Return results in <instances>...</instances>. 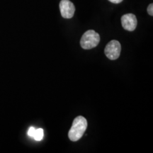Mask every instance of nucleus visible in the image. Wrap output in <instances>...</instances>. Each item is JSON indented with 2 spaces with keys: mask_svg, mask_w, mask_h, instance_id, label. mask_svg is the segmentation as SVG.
Masks as SVG:
<instances>
[{
  "mask_svg": "<svg viewBox=\"0 0 153 153\" xmlns=\"http://www.w3.org/2000/svg\"><path fill=\"white\" fill-rule=\"evenodd\" d=\"M87 128V120L83 116H76L73 120L71 128L68 133V137L71 141L75 142L83 136Z\"/></svg>",
  "mask_w": 153,
  "mask_h": 153,
  "instance_id": "1",
  "label": "nucleus"
},
{
  "mask_svg": "<svg viewBox=\"0 0 153 153\" xmlns=\"http://www.w3.org/2000/svg\"><path fill=\"white\" fill-rule=\"evenodd\" d=\"M61 15L65 19H71L75 12V7L70 0H61L59 4Z\"/></svg>",
  "mask_w": 153,
  "mask_h": 153,
  "instance_id": "4",
  "label": "nucleus"
},
{
  "mask_svg": "<svg viewBox=\"0 0 153 153\" xmlns=\"http://www.w3.org/2000/svg\"><path fill=\"white\" fill-rule=\"evenodd\" d=\"M43 130L42 128H38L36 129V133L34 134V136L33 137L37 141H41L43 137Z\"/></svg>",
  "mask_w": 153,
  "mask_h": 153,
  "instance_id": "6",
  "label": "nucleus"
},
{
  "mask_svg": "<svg viewBox=\"0 0 153 153\" xmlns=\"http://www.w3.org/2000/svg\"><path fill=\"white\" fill-rule=\"evenodd\" d=\"M121 45L116 40L111 41L104 49V53L109 60H114L118 59L120 55Z\"/></svg>",
  "mask_w": 153,
  "mask_h": 153,
  "instance_id": "3",
  "label": "nucleus"
},
{
  "mask_svg": "<svg viewBox=\"0 0 153 153\" xmlns=\"http://www.w3.org/2000/svg\"><path fill=\"white\" fill-rule=\"evenodd\" d=\"M148 13L150 16H153V4H149L148 7Z\"/></svg>",
  "mask_w": 153,
  "mask_h": 153,
  "instance_id": "8",
  "label": "nucleus"
},
{
  "mask_svg": "<svg viewBox=\"0 0 153 153\" xmlns=\"http://www.w3.org/2000/svg\"><path fill=\"white\" fill-rule=\"evenodd\" d=\"M121 24L124 29L128 31H133L137 27V21L135 15L126 14L121 17Z\"/></svg>",
  "mask_w": 153,
  "mask_h": 153,
  "instance_id": "5",
  "label": "nucleus"
},
{
  "mask_svg": "<svg viewBox=\"0 0 153 153\" xmlns=\"http://www.w3.org/2000/svg\"><path fill=\"white\" fill-rule=\"evenodd\" d=\"M36 129L35 128L30 127L28 131V135H29L30 137H33L34 136V134H35V133H36Z\"/></svg>",
  "mask_w": 153,
  "mask_h": 153,
  "instance_id": "7",
  "label": "nucleus"
},
{
  "mask_svg": "<svg viewBox=\"0 0 153 153\" xmlns=\"http://www.w3.org/2000/svg\"><path fill=\"white\" fill-rule=\"evenodd\" d=\"M100 42V36L94 30H88L80 40V45L83 49L89 50L97 47Z\"/></svg>",
  "mask_w": 153,
  "mask_h": 153,
  "instance_id": "2",
  "label": "nucleus"
},
{
  "mask_svg": "<svg viewBox=\"0 0 153 153\" xmlns=\"http://www.w3.org/2000/svg\"><path fill=\"white\" fill-rule=\"evenodd\" d=\"M108 1L114 4H119L120 2H122L123 0H108Z\"/></svg>",
  "mask_w": 153,
  "mask_h": 153,
  "instance_id": "9",
  "label": "nucleus"
}]
</instances>
